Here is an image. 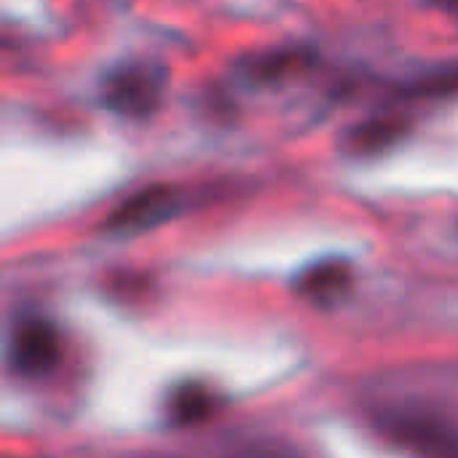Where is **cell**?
<instances>
[{
  "mask_svg": "<svg viewBox=\"0 0 458 458\" xmlns=\"http://www.w3.org/2000/svg\"><path fill=\"white\" fill-rule=\"evenodd\" d=\"M349 279L352 274L344 263H319L301 276L298 287L314 301H335L349 287Z\"/></svg>",
  "mask_w": 458,
  "mask_h": 458,
  "instance_id": "cell-5",
  "label": "cell"
},
{
  "mask_svg": "<svg viewBox=\"0 0 458 458\" xmlns=\"http://www.w3.org/2000/svg\"><path fill=\"white\" fill-rule=\"evenodd\" d=\"M306 59H309V56H306V51H293V48H287V51L263 54L258 62H250V64H247V70H250L252 81L266 83V81H279V78H284V75L295 72L298 67H303V64H306Z\"/></svg>",
  "mask_w": 458,
  "mask_h": 458,
  "instance_id": "cell-6",
  "label": "cell"
},
{
  "mask_svg": "<svg viewBox=\"0 0 458 458\" xmlns=\"http://www.w3.org/2000/svg\"><path fill=\"white\" fill-rule=\"evenodd\" d=\"M59 357L56 330L43 319H27L11 338V362L24 376H40L54 368Z\"/></svg>",
  "mask_w": 458,
  "mask_h": 458,
  "instance_id": "cell-3",
  "label": "cell"
},
{
  "mask_svg": "<svg viewBox=\"0 0 458 458\" xmlns=\"http://www.w3.org/2000/svg\"><path fill=\"white\" fill-rule=\"evenodd\" d=\"M180 209V193L169 185H150L137 193H131L126 201H121L105 220L107 231L115 233H137L148 231L153 225H161Z\"/></svg>",
  "mask_w": 458,
  "mask_h": 458,
  "instance_id": "cell-2",
  "label": "cell"
},
{
  "mask_svg": "<svg viewBox=\"0 0 458 458\" xmlns=\"http://www.w3.org/2000/svg\"><path fill=\"white\" fill-rule=\"evenodd\" d=\"M411 129V121L403 115H378L370 121H362L349 131V150L357 156H373L392 145H397Z\"/></svg>",
  "mask_w": 458,
  "mask_h": 458,
  "instance_id": "cell-4",
  "label": "cell"
},
{
  "mask_svg": "<svg viewBox=\"0 0 458 458\" xmlns=\"http://www.w3.org/2000/svg\"><path fill=\"white\" fill-rule=\"evenodd\" d=\"M209 411V394L201 389V386H182L172 394V403H169V413L174 421L180 424H191V421H199L204 419Z\"/></svg>",
  "mask_w": 458,
  "mask_h": 458,
  "instance_id": "cell-7",
  "label": "cell"
},
{
  "mask_svg": "<svg viewBox=\"0 0 458 458\" xmlns=\"http://www.w3.org/2000/svg\"><path fill=\"white\" fill-rule=\"evenodd\" d=\"M164 91V75L153 64H126L115 70L102 89V99L110 110L129 115V118H145L150 115Z\"/></svg>",
  "mask_w": 458,
  "mask_h": 458,
  "instance_id": "cell-1",
  "label": "cell"
}]
</instances>
